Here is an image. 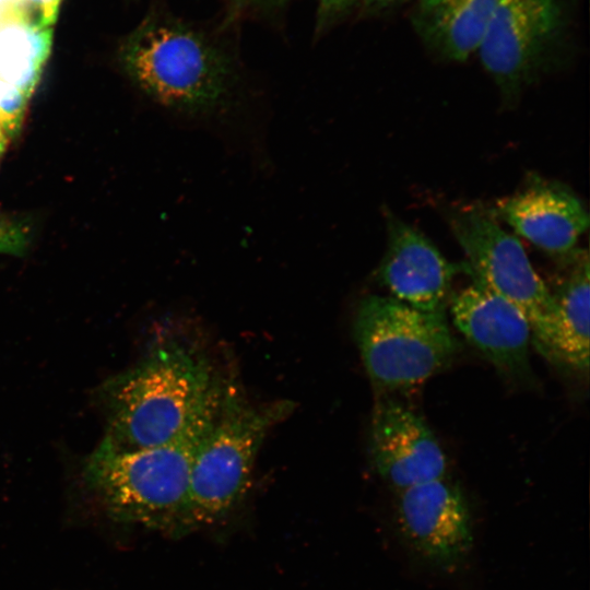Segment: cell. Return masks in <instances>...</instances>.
Segmentation results:
<instances>
[{"instance_id":"cell-1","label":"cell","mask_w":590,"mask_h":590,"mask_svg":"<svg viewBox=\"0 0 590 590\" xmlns=\"http://www.w3.org/2000/svg\"><path fill=\"white\" fill-rule=\"evenodd\" d=\"M225 384L194 347L160 344L103 387L107 424L102 441L123 451L169 442L221 397Z\"/></svg>"},{"instance_id":"cell-2","label":"cell","mask_w":590,"mask_h":590,"mask_svg":"<svg viewBox=\"0 0 590 590\" xmlns=\"http://www.w3.org/2000/svg\"><path fill=\"white\" fill-rule=\"evenodd\" d=\"M223 392L169 442L128 451L116 450L103 441L98 445L86 460L84 480L111 518L172 534L190 529L191 467Z\"/></svg>"},{"instance_id":"cell-3","label":"cell","mask_w":590,"mask_h":590,"mask_svg":"<svg viewBox=\"0 0 590 590\" xmlns=\"http://www.w3.org/2000/svg\"><path fill=\"white\" fill-rule=\"evenodd\" d=\"M122 64L161 106L188 117H209L232 103L233 59L202 33L170 17L152 16L125 40Z\"/></svg>"},{"instance_id":"cell-4","label":"cell","mask_w":590,"mask_h":590,"mask_svg":"<svg viewBox=\"0 0 590 590\" xmlns=\"http://www.w3.org/2000/svg\"><path fill=\"white\" fill-rule=\"evenodd\" d=\"M293 409L287 400L251 403L232 382H226L215 417L191 467L190 529L217 522L239 503L264 438Z\"/></svg>"},{"instance_id":"cell-5","label":"cell","mask_w":590,"mask_h":590,"mask_svg":"<svg viewBox=\"0 0 590 590\" xmlns=\"http://www.w3.org/2000/svg\"><path fill=\"white\" fill-rule=\"evenodd\" d=\"M353 330L365 370L380 394L423 384L459 349L444 311H423L390 296L363 298Z\"/></svg>"},{"instance_id":"cell-6","label":"cell","mask_w":590,"mask_h":590,"mask_svg":"<svg viewBox=\"0 0 590 590\" xmlns=\"http://www.w3.org/2000/svg\"><path fill=\"white\" fill-rule=\"evenodd\" d=\"M447 215L468 258L465 272L517 306L527 317L540 352L553 358L555 302L521 243L480 203L451 208Z\"/></svg>"},{"instance_id":"cell-7","label":"cell","mask_w":590,"mask_h":590,"mask_svg":"<svg viewBox=\"0 0 590 590\" xmlns=\"http://www.w3.org/2000/svg\"><path fill=\"white\" fill-rule=\"evenodd\" d=\"M570 22L569 0H498L477 54L504 103L558 64Z\"/></svg>"},{"instance_id":"cell-8","label":"cell","mask_w":590,"mask_h":590,"mask_svg":"<svg viewBox=\"0 0 590 590\" xmlns=\"http://www.w3.org/2000/svg\"><path fill=\"white\" fill-rule=\"evenodd\" d=\"M374 469L400 491L444 479L446 455L425 420L400 401L381 394L369 434Z\"/></svg>"},{"instance_id":"cell-9","label":"cell","mask_w":590,"mask_h":590,"mask_svg":"<svg viewBox=\"0 0 590 590\" xmlns=\"http://www.w3.org/2000/svg\"><path fill=\"white\" fill-rule=\"evenodd\" d=\"M388 241L377 279L390 297L423 311H444L451 281L463 264H452L420 231L387 213Z\"/></svg>"},{"instance_id":"cell-10","label":"cell","mask_w":590,"mask_h":590,"mask_svg":"<svg viewBox=\"0 0 590 590\" xmlns=\"http://www.w3.org/2000/svg\"><path fill=\"white\" fill-rule=\"evenodd\" d=\"M451 297L455 326L500 371L528 375L531 327L520 309L480 280Z\"/></svg>"},{"instance_id":"cell-11","label":"cell","mask_w":590,"mask_h":590,"mask_svg":"<svg viewBox=\"0 0 590 590\" xmlns=\"http://www.w3.org/2000/svg\"><path fill=\"white\" fill-rule=\"evenodd\" d=\"M398 520L409 543L433 563H458L472 546L467 503L460 491L444 479L402 489Z\"/></svg>"},{"instance_id":"cell-12","label":"cell","mask_w":590,"mask_h":590,"mask_svg":"<svg viewBox=\"0 0 590 590\" xmlns=\"http://www.w3.org/2000/svg\"><path fill=\"white\" fill-rule=\"evenodd\" d=\"M492 211L518 235L556 258L575 249L589 226L588 212L573 190L536 175L517 192L499 199Z\"/></svg>"},{"instance_id":"cell-13","label":"cell","mask_w":590,"mask_h":590,"mask_svg":"<svg viewBox=\"0 0 590 590\" xmlns=\"http://www.w3.org/2000/svg\"><path fill=\"white\" fill-rule=\"evenodd\" d=\"M498 0H417L411 23L424 46L442 60L476 52Z\"/></svg>"},{"instance_id":"cell-14","label":"cell","mask_w":590,"mask_h":590,"mask_svg":"<svg viewBox=\"0 0 590 590\" xmlns=\"http://www.w3.org/2000/svg\"><path fill=\"white\" fill-rule=\"evenodd\" d=\"M565 268L555 292L553 358L587 374L589 368V257L575 248L558 258Z\"/></svg>"},{"instance_id":"cell-15","label":"cell","mask_w":590,"mask_h":590,"mask_svg":"<svg viewBox=\"0 0 590 590\" xmlns=\"http://www.w3.org/2000/svg\"><path fill=\"white\" fill-rule=\"evenodd\" d=\"M61 0H21L19 12L26 27L52 28Z\"/></svg>"},{"instance_id":"cell-16","label":"cell","mask_w":590,"mask_h":590,"mask_svg":"<svg viewBox=\"0 0 590 590\" xmlns=\"http://www.w3.org/2000/svg\"><path fill=\"white\" fill-rule=\"evenodd\" d=\"M26 244V231L21 224L0 220V253L20 255Z\"/></svg>"},{"instance_id":"cell-17","label":"cell","mask_w":590,"mask_h":590,"mask_svg":"<svg viewBox=\"0 0 590 590\" xmlns=\"http://www.w3.org/2000/svg\"><path fill=\"white\" fill-rule=\"evenodd\" d=\"M361 0H319L317 11V31H322L331 23L350 12Z\"/></svg>"},{"instance_id":"cell-18","label":"cell","mask_w":590,"mask_h":590,"mask_svg":"<svg viewBox=\"0 0 590 590\" xmlns=\"http://www.w3.org/2000/svg\"><path fill=\"white\" fill-rule=\"evenodd\" d=\"M285 0H229L232 13L282 3Z\"/></svg>"},{"instance_id":"cell-19","label":"cell","mask_w":590,"mask_h":590,"mask_svg":"<svg viewBox=\"0 0 590 590\" xmlns=\"http://www.w3.org/2000/svg\"><path fill=\"white\" fill-rule=\"evenodd\" d=\"M405 1L406 0H361L359 4H363L364 8L369 11H381L393 8Z\"/></svg>"},{"instance_id":"cell-20","label":"cell","mask_w":590,"mask_h":590,"mask_svg":"<svg viewBox=\"0 0 590 590\" xmlns=\"http://www.w3.org/2000/svg\"><path fill=\"white\" fill-rule=\"evenodd\" d=\"M3 146H4V133L0 127V153L2 152L3 150Z\"/></svg>"}]
</instances>
